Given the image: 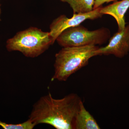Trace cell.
<instances>
[{
    "label": "cell",
    "mask_w": 129,
    "mask_h": 129,
    "mask_svg": "<svg viewBox=\"0 0 129 129\" xmlns=\"http://www.w3.org/2000/svg\"><path fill=\"white\" fill-rule=\"evenodd\" d=\"M100 129L96 120L86 110L82 101L75 119L73 129Z\"/></svg>",
    "instance_id": "ba28073f"
},
{
    "label": "cell",
    "mask_w": 129,
    "mask_h": 129,
    "mask_svg": "<svg viewBox=\"0 0 129 129\" xmlns=\"http://www.w3.org/2000/svg\"><path fill=\"white\" fill-rule=\"evenodd\" d=\"M129 8V0H121L104 7L102 6L100 12L102 15H109L115 19L118 25V31H121L125 27V14Z\"/></svg>",
    "instance_id": "52a82bcc"
},
{
    "label": "cell",
    "mask_w": 129,
    "mask_h": 129,
    "mask_svg": "<svg viewBox=\"0 0 129 129\" xmlns=\"http://www.w3.org/2000/svg\"><path fill=\"white\" fill-rule=\"evenodd\" d=\"M129 52V23L123 29L115 33L104 47H99L96 51L97 56L113 55L122 58Z\"/></svg>",
    "instance_id": "8992f818"
},
{
    "label": "cell",
    "mask_w": 129,
    "mask_h": 129,
    "mask_svg": "<svg viewBox=\"0 0 129 129\" xmlns=\"http://www.w3.org/2000/svg\"><path fill=\"white\" fill-rule=\"evenodd\" d=\"M101 7L85 13H74L70 18L62 15L54 19L50 25L49 32L53 41L55 42L59 35L67 29L80 25L87 19L94 20L101 17L103 15L100 12Z\"/></svg>",
    "instance_id": "5b68a950"
},
{
    "label": "cell",
    "mask_w": 129,
    "mask_h": 129,
    "mask_svg": "<svg viewBox=\"0 0 129 129\" xmlns=\"http://www.w3.org/2000/svg\"><path fill=\"white\" fill-rule=\"evenodd\" d=\"M99 48L94 45L63 47L55 56L52 81H66L71 75L87 65L91 57L96 56V51Z\"/></svg>",
    "instance_id": "7a4b0ae2"
},
{
    "label": "cell",
    "mask_w": 129,
    "mask_h": 129,
    "mask_svg": "<svg viewBox=\"0 0 129 129\" xmlns=\"http://www.w3.org/2000/svg\"><path fill=\"white\" fill-rule=\"evenodd\" d=\"M118 0H94L93 9H96L102 6L105 3H108L113 1H116Z\"/></svg>",
    "instance_id": "8fae6325"
},
{
    "label": "cell",
    "mask_w": 129,
    "mask_h": 129,
    "mask_svg": "<svg viewBox=\"0 0 129 129\" xmlns=\"http://www.w3.org/2000/svg\"><path fill=\"white\" fill-rule=\"evenodd\" d=\"M82 101L75 93L57 99L49 92L34 104L28 119L36 125L46 124L56 129H73L75 119Z\"/></svg>",
    "instance_id": "6da1fadb"
},
{
    "label": "cell",
    "mask_w": 129,
    "mask_h": 129,
    "mask_svg": "<svg viewBox=\"0 0 129 129\" xmlns=\"http://www.w3.org/2000/svg\"><path fill=\"white\" fill-rule=\"evenodd\" d=\"M35 126L29 119L23 123L16 124L7 123L0 120V126L4 129H32Z\"/></svg>",
    "instance_id": "30bf717a"
},
{
    "label": "cell",
    "mask_w": 129,
    "mask_h": 129,
    "mask_svg": "<svg viewBox=\"0 0 129 129\" xmlns=\"http://www.w3.org/2000/svg\"><path fill=\"white\" fill-rule=\"evenodd\" d=\"M110 36V31L106 28L89 30L80 25L64 30L56 41L62 47L96 45L105 43Z\"/></svg>",
    "instance_id": "277c9868"
},
{
    "label": "cell",
    "mask_w": 129,
    "mask_h": 129,
    "mask_svg": "<svg viewBox=\"0 0 129 129\" xmlns=\"http://www.w3.org/2000/svg\"><path fill=\"white\" fill-rule=\"evenodd\" d=\"M54 42L50 32L30 27L8 40L6 47L8 51H18L27 57L35 58L44 53Z\"/></svg>",
    "instance_id": "3957f363"
},
{
    "label": "cell",
    "mask_w": 129,
    "mask_h": 129,
    "mask_svg": "<svg viewBox=\"0 0 129 129\" xmlns=\"http://www.w3.org/2000/svg\"><path fill=\"white\" fill-rule=\"evenodd\" d=\"M67 3L72 8L74 13H85L93 10L94 0H60Z\"/></svg>",
    "instance_id": "9c48e42d"
},
{
    "label": "cell",
    "mask_w": 129,
    "mask_h": 129,
    "mask_svg": "<svg viewBox=\"0 0 129 129\" xmlns=\"http://www.w3.org/2000/svg\"><path fill=\"white\" fill-rule=\"evenodd\" d=\"M1 5H0V21H1Z\"/></svg>",
    "instance_id": "7c38bea8"
}]
</instances>
